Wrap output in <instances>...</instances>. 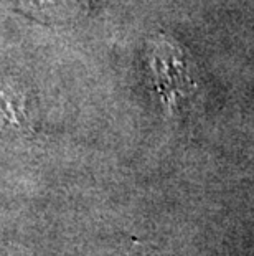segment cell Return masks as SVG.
I'll return each mask as SVG.
<instances>
[{"mask_svg":"<svg viewBox=\"0 0 254 256\" xmlns=\"http://www.w3.org/2000/svg\"><path fill=\"white\" fill-rule=\"evenodd\" d=\"M150 63H152L157 91L167 108H174L178 98H185L192 88H195L188 76V66L183 55L172 43H155Z\"/></svg>","mask_w":254,"mask_h":256,"instance_id":"1","label":"cell"}]
</instances>
